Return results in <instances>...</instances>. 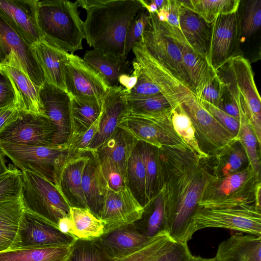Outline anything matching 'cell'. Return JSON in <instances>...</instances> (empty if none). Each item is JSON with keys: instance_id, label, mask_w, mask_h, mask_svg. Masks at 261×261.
I'll return each mask as SVG.
<instances>
[{"instance_id": "f35d334b", "label": "cell", "mask_w": 261, "mask_h": 261, "mask_svg": "<svg viewBox=\"0 0 261 261\" xmlns=\"http://www.w3.org/2000/svg\"><path fill=\"white\" fill-rule=\"evenodd\" d=\"M126 102L128 113L139 115L170 113L175 107L180 104L161 94L145 96H127Z\"/></svg>"}, {"instance_id": "e7e4bbea", "label": "cell", "mask_w": 261, "mask_h": 261, "mask_svg": "<svg viewBox=\"0 0 261 261\" xmlns=\"http://www.w3.org/2000/svg\"><path fill=\"white\" fill-rule=\"evenodd\" d=\"M8 167L6 166V162L4 155L0 151V176L8 170Z\"/></svg>"}, {"instance_id": "7a4b0ae2", "label": "cell", "mask_w": 261, "mask_h": 261, "mask_svg": "<svg viewBox=\"0 0 261 261\" xmlns=\"http://www.w3.org/2000/svg\"><path fill=\"white\" fill-rule=\"evenodd\" d=\"M86 11L85 39L89 46L105 55L126 59V35L135 16L143 8L140 0H77Z\"/></svg>"}, {"instance_id": "ba28073f", "label": "cell", "mask_w": 261, "mask_h": 261, "mask_svg": "<svg viewBox=\"0 0 261 261\" xmlns=\"http://www.w3.org/2000/svg\"><path fill=\"white\" fill-rule=\"evenodd\" d=\"M208 227L235 230L261 237L260 211L254 201L221 207L198 205L193 219V232Z\"/></svg>"}, {"instance_id": "52a82bcc", "label": "cell", "mask_w": 261, "mask_h": 261, "mask_svg": "<svg viewBox=\"0 0 261 261\" xmlns=\"http://www.w3.org/2000/svg\"><path fill=\"white\" fill-rule=\"evenodd\" d=\"M0 151L20 171L42 176L56 185L62 165L69 156L74 153L67 143L62 145L35 146L0 142Z\"/></svg>"}, {"instance_id": "4316f807", "label": "cell", "mask_w": 261, "mask_h": 261, "mask_svg": "<svg viewBox=\"0 0 261 261\" xmlns=\"http://www.w3.org/2000/svg\"><path fill=\"white\" fill-rule=\"evenodd\" d=\"M0 69L7 74L12 84L15 92L17 109L27 113L45 116L39 99L40 87L34 83L18 68L4 65Z\"/></svg>"}, {"instance_id": "44dd1931", "label": "cell", "mask_w": 261, "mask_h": 261, "mask_svg": "<svg viewBox=\"0 0 261 261\" xmlns=\"http://www.w3.org/2000/svg\"><path fill=\"white\" fill-rule=\"evenodd\" d=\"M88 151L75 152L63 162L56 186L71 207L88 209L83 188L82 177Z\"/></svg>"}, {"instance_id": "e575fe53", "label": "cell", "mask_w": 261, "mask_h": 261, "mask_svg": "<svg viewBox=\"0 0 261 261\" xmlns=\"http://www.w3.org/2000/svg\"><path fill=\"white\" fill-rule=\"evenodd\" d=\"M213 156L215 157V161L212 168L215 177L226 176L237 172L249 165L246 153L239 141Z\"/></svg>"}, {"instance_id": "603a6c76", "label": "cell", "mask_w": 261, "mask_h": 261, "mask_svg": "<svg viewBox=\"0 0 261 261\" xmlns=\"http://www.w3.org/2000/svg\"><path fill=\"white\" fill-rule=\"evenodd\" d=\"M130 225L117 228L95 239L112 261L138 250L153 238L145 236Z\"/></svg>"}, {"instance_id": "7402d4cb", "label": "cell", "mask_w": 261, "mask_h": 261, "mask_svg": "<svg viewBox=\"0 0 261 261\" xmlns=\"http://www.w3.org/2000/svg\"><path fill=\"white\" fill-rule=\"evenodd\" d=\"M19 234L23 248L70 245L77 240L25 211Z\"/></svg>"}, {"instance_id": "03108f58", "label": "cell", "mask_w": 261, "mask_h": 261, "mask_svg": "<svg viewBox=\"0 0 261 261\" xmlns=\"http://www.w3.org/2000/svg\"><path fill=\"white\" fill-rule=\"evenodd\" d=\"M188 261H218V260L216 257L212 258H205L191 255Z\"/></svg>"}, {"instance_id": "91938a15", "label": "cell", "mask_w": 261, "mask_h": 261, "mask_svg": "<svg viewBox=\"0 0 261 261\" xmlns=\"http://www.w3.org/2000/svg\"><path fill=\"white\" fill-rule=\"evenodd\" d=\"M19 114V110L15 106L0 109V133Z\"/></svg>"}, {"instance_id": "bcb514c9", "label": "cell", "mask_w": 261, "mask_h": 261, "mask_svg": "<svg viewBox=\"0 0 261 261\" xmlns=\"http://www.w3.org/2000/svg\"><path fill=\"white\" fill-rule=\"evenodd\" d=\"M8 168V170L0 176V201L11 200L21 196V171L10 164Z\"/></svg>"}, {"instance_id": "74e56055", "label": "cell", "mask_w": 261, "mask_h": 261, "mask_svg": "<svg viewBox=\"0 0 261 261\" xmlns=\"http://www.w3.org/2000/svg\"><path fill=\"white\" fill-rule=\"evenodd\" d=\"M138 145L145 168L146 196L147 204L160 191L161 174L158 149V148L142 141H138Z\"/></svg>"}, {"instance_id": "f5cc1de1", "label": "cell", "mask_w": 261, "mask_h": 261, "mask_svg": "<svg viewBox=\"0 0 261 261\" xmlns=\"http://www.w3.org/2000/svg\"><path fill=\"white\" fill-rule=\"evenodd\" d=\"M16 97L12 84L7 74L0 69V109L16 106Z\"/></svg>"}, {"instance_id": "e0dca14e", "label": "cell", "mask_w": 261, "mask_h": 261, "mask_svg": "<svg viewBox=\"0 0 261 261\" xmlns=\"http://www.w3.org/2000/svg\"><path fill=\"white\" fill-rule=\"evenodd\" d=\"M259 180L260 179L256 176L250 165L241 171L226 176H214L207 185L200 201L254 198V188Z\"/></svg>"}, {"instance_id": "816d5d0a", "label": "cell", "mask_w": 261, "mask_h": 261, "mask_svg": "<svg viewBox=\"0 0 261 261\" xmlns=\"http://www.w3.org/2000/svg\"><path fill=\"white\" fill-rule=\"evenodd\" d=\"M198 100L204 108L237 139L240 129V121L217 107L205 101L199 99Z\"/></svg>"}, {"instance_id": "5bb4252c", "label": "cell", "mask_w": 261, "mask_h": 261, "mask_svg": "<svg viewBox=\"0 0 261 261\" xmlns=\"http://www.w3.org/2000/svg\"><path fill=\"white\" fill-rule=\"evenodd\" d=\"M65 84L70 96L81 99H102L110 89L93 68L82 58L70 54L65 66Z\"/></svg>"}, {"instance_id": "5b68a950", "label": "cell", "mask_w": 261, "mask_h": 261, "mask_svg": "<svg viewBox=\"0 0 261 261\" xmlns=\"http://www.w3.org/2000/svg\"><path fill=\"white\" fill-rule=\"evenodd\" d=\"M21 198L25 212L58 229V222L70 216V205L57 186L46 178L22 171Z\"/></svg>"}, {"instance_id": "7bdbcfd3", "label": "cell", "mask_w": 261, "mask_h": 261, "mask_svg": "<svg viewBox=\"0 0 261 261\" xmlns=\"http://www.w3.org/2000/svg\"><path fill=\"white\" fill-rule=\"evenodd\" d=\"M174 242L168 234H160L138 250L113 261H156Z\"/></svg>"}, {"instance_id": "11a10c76", "label": "cell", "mask_w": 261, "mask_h": 261, "mask_svg": "<svg viewBox=\"0 0 261 261\" xmlns=\"http://www.w3.org/2000/svg\"><path fill=\"white\" fill-rule=\"evenodd\" d=\"M100 116L87 130L69 146L72 151L82 152L88 150L93 138L98 130Z\"/></svg>"}, {"instance_id": "c3c4849f", "label": "cell", "mask_w": 261, "mask_h": 261, "mask_svg": "<svg viewBox=\"0 0 261 261\" xmlns=\"http://www.w3.org/2000/svg\"><path fill=\"white\" fill-rule=\"evenodd\" d=\"M149 13L143 8L132 21L127 30L124 45L127 57L129 51L140 39L149 20Z\"/></svg>"}, {"instance_id": "f907efd6", "label": "cell", "mask_w": 261, "mask_h": 261, "mask_svg": "<svg viewBox=\"0 0 261 261\" xmlns=\"http://www.w3.org/2000/svg\"><path fill=\"white\" fill-rule=\"evenodd\" d=\"M223 88V83L215 72L207 82L199 96L196 97L218 107Z\"/></svg>"}, {"instance_id": "ee69618b", "label": "cell", "mask_w": 261, "mask_h": 261, "mask_svg": "<svg viewBox=\"0 0 261 261\" xmlns=\"http://www.w3.org/2000/svg\"><path fill=\"white\" fill-rule=\"evenodd\" d=\"M24 213L25 208L21 196L0 201V229L19 230Z\"/></svg>"}, {"instance_id": "681fc988", "label": "cell", "mask_w": 261, "mask_h": 261, "mask_svg": "<svg viewBox=\"0 0 261 261\" xmlns=\"http://www.w3.org/2000/svg\"><path fill=\"white\" fill-rule=\"evenodd\" d=\"M98 156L108 188L117 191L126 187V178L113 162L107 156Z\"/></svg>"}, {"instance_id": "f546056e", "label": "cell", "mask_w": 261, "mask_h": 261, "mask_svg": "<svg viewBox=\"0 0 261 261\" xmlns=\"http://www.w3.org/2000/svg\"><path fill=\"white\" fill-rule=\"evenodd\" d=\"M102 99L89 100L71 96L70 135L67 144L71 145L100 115Z\"/></svg>"}, {"instance_id": "6f0895ef", "label": "cell", "mask_w": 261, "mask_h": 261, "mask_svg": "<svg viewBox=\"0 0 261 261\" xmlns=\"http://www.w3.org/2000/svg\"><path fill=\"white\" fill-rule=\"evenodd\" d=\"M218 107L230 116L240 121V113L238 108L224 86Z\"/></svg>"}, {"instance_id": "9a60e30c", "label": "cell", "mask_w": 261, "mask_h": 261, "mask_svg": "<svg viewBox=\"0 0 261 261\" xmlns=\"http://www.w3.org/2000/svg\"><path fill=\"white\" fill-rule=\"evenodd\" d=\"M240 35L238 10L220 15L212 23L208 61L215 70L237 55L236 52Z\"/></svg>"}, {"instance_id": "83f0119b", "label": "cell", "mask_w": 261, "mask_h": 261, "mask_svg": "<svg viewBox=\"0 0 261 261\" xmlns=\"http://www.w3.org/2000/svg\"><path fill=\"white\" fill-rule=\"evenodd\" d=\"M218 261H261V237L237 233L219 245Z\"/></svg>"}, {"instance_id": "6125c7cd", "label": "cell", "mask_w": 261, "mask_h": 261, "mask_svg": "<svg viewBox=\"0 0 261 261\" xmlns=\"http://www.w3.org/2000/svg\"><path fill=\"white\" fill-rule=\"evenodd\" d=\"M58 229L61 232L66 234L72 236L73 222L70 216L64 217L60 219L58 222Z\"/></svg>"}, {"instance_id": "9c48e42d", "label": "cell", "mask_w": 261, "mask_h": 261, "mask_svg": "<svg viewBox=\"0 0 261 261\" xmlns=\"http://www.w3.org/2000/svg\"><path fill=\"white\" fill-rule=\"evenodd\" d=\"M181 105L191 121L199 147L204 153L214 156L238 141L192 93Z\"/></svg>"}, {"instance_id": "6da1fadb", "label": "cell", "mask_w": 261, "mask_h": 261, "mask_svg": "<svg viewBox=\"0 0 261 261\" xmlns=\"http://www.w3.org/2000/svg\"><path fill=\"white\" fill-rule=\"evenodd\" d=\"M158 149L168 234L174 242L187 243L194 234L198 203L214 177L212 167L208 159H199L189 148Z\"/></svg>"}, {"instance_id": "cb8c5ba5", "label": "cell", "mask_w": 261, "mask_h": 261, "mask_svg": "<svg viewBox=\"0 0 261 261\" xmlns=\"http://www.w3.org/2000/svg\"><path fill=\"white\" fill-rule=\"evenodd\" d=\"M89 158L82 177V188L88 209L98 218L108 188L96 151L87 150Z\"/></svg>"}, {"instance_id": "94428289", "label": "cell", "mask_w": 261, "mask_h": 261, "mask_svg": "<svg viewBox=\"0 0 261 261\" xmlns=\"http://www.w3.org/2000/svg\"><path fill=\"white\" fill-rule=\"evenodd\" d=\"M137 77L133 72L131 75L128 74L123 73L120 76L118 79L119 83L124 87L126 91L129 92L133 89L137 83Z\"/></svg>"}, {"instance_id": "ffe728a7", "label": "cell", "mask_w": 261, "mask_h": 261, "mask_svg": "<svg viewBox=\"0 0 261 261\" xmlns=\"http://www.w3.org/2000/svg\"><path fill=\"white\" fill-rule=\"evenodd\" d=\"M36 6L37 0H0V14L30 46L42 40Z\"/></svg>"}, {"instance_id": "d6986e66", "label": "cell", "mask_w": 261, "mask_h": 261, "mask_svg": "<svg viewBox=\"0 0 261 261\" xmlns=\"http://www.w3.org/2000/svg\"><path fill=\"white\" fill-rule=\"evenodd\" d=\"M127 92L121 86L110 88L103 97L99 128L87 150L96 151L113 135L122 118L128 113Z\"/></svg>"}, {"instance_id": "ac0fdd59", "label": "cell", "mask_w": 261, "mask_h": 261, "mask_svg": "<svg viewBox=\"0 0 261 261\" xmlns=\"http://www.w3.org/2000/svg\"><path fill=\"white\" fill-rule=\"evenodd\" d=\"M134 59L139 63L162 94L172 101L181 103L192 93L170 71L158 62L138 41L133 47Z\"/></svg>"}, {"instance_id": "ab89813d", "label": "cell", "mask_w": 261, "mask_h": 261, "mask_svg": "<svg viewBox=\"0 0 261 261\" xmlns=\"http://www.w3.org/2000/svg\"><path fill=\"white\" fill-rule=\"evenodd\" d=\"M180 2L208 23H212L220 15L237 12L241 3L240 0H188Z\"/></svg>"}, {"instance_id": "7c38bea8", "label": "cell", "mask_w": 261, "mask_h": 261, "mask_svg": "<svg viewBox=\"0 0 261 261\" xmlns=\"http://www.w3.org/2000/svg\"><path fill=\"white\" fill-rule=\"evenodd\" d=\"M56 128L46 116L19 111L17 117L0 133V142L53 146Z\"/></svg>"}, {"instance_id": "30bf717a", "label": "cell", "mask_w": 261, "mask_h": 261, "mask_svg": "<svg viewBox=\"0 0 261 261\" xmlns=\"http://www.w3.org/2000/svg\"><path fill=\"white\" fill-rule=\"evenodd\" d=\"M171 114L139 115L128 113L122 118L118 127L128 132L137 141L158 148L164 146L190 149L174 130Z\"/></svg>"}, {"instance_id": "8992f818", "label": "cell", "mask_w": 261, "mask_h": 261, "mask_svg": "<svg viewBox=\"0 0 261 261\" xmlns=\"http://www.w3.org/2000/svg\"><path fill=\"white\" fill-rule=\"evenodd\" d=\"M149 16L139 42L150 56L189 89L181 51L185 38L181 30L159 21L155 13H149Z\"/></svg>"}, {"instance_id": "b9f144b4", "label": "cell", "mask_w": 261, "mask_h": 261, "mask_svg": "<svg viewBox=\"0 0 261 261\" xmlns=\"http://www.w3.org/2000/svg\"><path fill=\"white\" fill-rule=\"evenodd\" d=\"M237 139L246 153L252 170L256 176L260 179V153L257 149L259 145L249 118L243 115L240 116V129Z\"/></svg>"}, {"instance_id": "8d00e7d4", "label": "cell", "mask_w": 261, "mask_h": 261, "mask_svg": "<svg viewBox=\"0 0 261 261\" xmlns=\"http://www.w3.org/2000/svg\"><path fill=\"white\" fill-rule=\"evenodd\" d=\"M126 176L127 186L137 200L144 207L147 204L146 172L138 143L128 158Z\"/></svg>"}, {"instance_id": "d590c367", "label": "cell", "mask_w": 261, "mask_h": 261, "mask_svg": "<svg viewBox=\"0 0 261 261\" xmlns=\"http://www.w3.org/2000/svg\"><path fill=\"white\" fill-rule=\"evenodd\" d=\"M70 217L73 222L71 235L77 239L94 240L104 234L102 221L88 209L71 207Z\"/></svg>"}, {"instance_id": "f1b7e54d", "label": "cell", "mask_w": 261, "mask_h": 261, "mask_svg": "<svg viewBox=\"0 0 261 261\" xmlns=\"http://www.w3.org/2000/svg\"><path fill=\"white\" fill-rule=\"evenodd\" d=\"M181 51L189 89L196 97H198L216 71L205 58L191 48L186 39L182 42Z\"/></svg>"}, {"instance_id": "d4e9b609", "label": "cell", "mask_w": 261, "mask_h": 261, "mask_svg": "<svg viewBox=\"0 0 261 261\" xmlns=\"http://www.w3.org/2000/svg\"><path fill=\"white\" fill-rule=\"evenodd\" d=\"M179 2L180 29L191 48L208 61L212 23L205 21Z\"/></svg>"}, {"instance_id": "277c9868", "label": "cell", "mask_w": 261, "mask_h": 261, "mask_svg": "<svg viewBox=\"0 0 261 261\" xmlns=\"http://www.w3.org/2000/svg\"><path fill=\"white\" fill-rule=\"evenodd\" d=\"M216 72L238 108L240 115L247 116L260 148L261 99L249 61L237 55L218 68Z\"/></svg>"}, {"instance_id": "60d3db41", "label": "cell", "mask_w": 261, "mask_h": 261, "mask_svg": "<svg viewBox=\"0 0 261 261\" xmlns=\"http://www.w3.org/2000/svg\"><path fill=\"white\" fill-rule=\"evenodd\" d=\"M171 119L173 127L177 134L187 145L190 149L201 160L210 159L200 148L191 121L180 104L172 110Z\"/></svg>"}, {"instance_id": "8fae6325", "label": "cell", "mask_w": 261, "mask_h": 261, "mask_svg": "<svg viewBox=\"0 0 261 261\" xmlns=\"http://www.w3.org/2000/svg\"><path fill=\"white\" fill-rule=\"evenodd\" d=\"M4 65L21 69L39 87L46 82L31 46L0 14V67Z\"/></svg>"}, {"instance_id": "9f6ffc18", "label": "cell", "mask_w": 261, "mask_h": 261, "mask_svg": "<svg viewBox=\"0 0 261 261\" xmlns=\"http://www.w3.org/2000/svg\"><path fill=\"white\" fill-rule=\"evenodd\" d=\"M19 230L13 229H0V253L20 247Z\"/></svg>"}, {"instance_id": "1f68e13d", "label": "cell", "mask_w": 261, "mask_h": 261, "mask_svg": "<svg viewBox=\"0 0 261 261\" xmlns=\"http://www.w3.org/2000/svg\"><path fill=\"white\" fill-rule=\"evenodd\" d=\"M83 60L103 79L110 88L119 86L118 79L125 73L129 62L126 59L105 55L97 49L87 51Z\"/></svg>"}, {"instance_id": "d6a6232c", "label": "cell", "mask_w": 261, "mask_h": 261, "mask_svg": "<svg viewBox=\"0 0 261 261\" xmlns=\"http://www.w3.org/2000/svg\"><path fill=\"white\" fill-rule=\"evenodd\" d=\"M73 244L43 247L18 248L0 253V261H68Z\"/></svg>"}, {"instance_id": "be15d7a7", "label": "cell", "mask_w": 261, "mask_h": 261, "mask_svg": "<svg viewBox=\"0 0 261 261\" xmlns=\"http://www.w3.org/2000/svg\"><path fill=\"white\" fill-rule=\"evenodd\" d=\"M261 183L260 180L257 182L254 188V198L255 206L259 211L261 210L260 203Z\"/></svg>"}, {"instance_id": "db71d44e", "label": "cell", "mask_w": 261, "mask_h": 261, "mask_svg": "<svg viewBox=\"0 0 261 261\" xmlns=\"http://www.w3.org/2000/svg\"><path fill=\"white\" fill-rule=\"evenodd\" d=\"M191 255L187 243L174 242L171 248L156 261H188Z\"/></svg>"}, {"instance_id": "3957f363", "label": "cell", "mask_w": 261, "mask_h": 261, "mask_svg": "<svg viewBox=\"0 0 261 261\" xmlns=\"http://www.w3.org/2000/svg\"><path fill=\"white\" fill-rule=\"evenodd\" d=\"M36 6L42 41L70 54L83 49L84 25L76 1L37 0Z\"/></svg>"}, {"instance_id": "836d02e7", "label": "cell", "mask_w": 261, "mask_h": 261, "mask_svg": "<svg viewBox=\"0 0 261 261\" xmlns=\"http://www.w3.org/2000/svg\"><path fill=\"white\" fill-rule=\"evenodd\" d=\"M138 221H140V224L139 229H138L149 238L162 234H168L165 204L161 190L144 206V214Z\"/></svg>"}, {"instance_id": "4fadbf2b", "label": "cell", "mask_w": 261, "mask_h": 261, "mask_svg": "<svg viewBox=\"0 0 261 261\" xmlns=\"http://www.w3.org/2000/svg\"><path fill=\"white\" fill-rule=\"evenodd\" d=\"M144 212V207L127 186L117 191L108 188L98 218L104 225L105 234L133 224L141 219Z\"/></svg>"}, {"instance_id": "4dcf8cb0", "label": "cell", "mask_w": 261, "mask_h": 261, "mask_svg": "<svg viewBox=\"0 0 261 261\" xmlns=\"http://www.w3.org/2000/svg\"><path fill=\"white\" fill-rule=\"evenodd\" d=\"M138 142L130 134L118 127L111 138L96 152L99 156L109 158L126 178L127 161Z\"/></svg>"}, {"instance_id": "2e32d148", "label": "cell", "mask_w": 261, "mask_h": 261, "mask_svg": "<svg viewBox=\"0 0 261 261\" xmlns=\"http://www.w3.org/2000/svg\"><path fill=\"white\" fill-rule=\"evenodd\" d=\"M39 95L44 115L56 128L53 145L67 143L70 135V95L46 82L40 87Z\"/></svg>"}, {"instance_id": "f6af8a7d", "label": "cell", "mask_w": 261, "mask_h": 261, "mask_svg": "<svg viewBox=\"0 0 261 261\" xmlns=\"http://www.w3.org/2000/svg\"><path fill=\"white\" fill-rule=\"evenodd\" d=\"M68 261H112L94 240L77 239Z\"/></svg>"}, {"instance_id": "7dc6e473", "label": "cell", "mask_w": 261, "mask_h": 261, "mask_svg": "<svg viewBox=\"0 0 261 261\" xmlns=\"http://www.w3.org/2000/svg\"><path fill=\"white\" fill-rule=\"evenodd\" d=\"M261 25V1L250 0L245 4L240 20V33L245 37L254 35Z\"/></svg>"}, {"instance_id": "484cf974", "label": "cell", "mask_w": 261, "mask_h": 261, "mask_svg": "<svg viewBox=\"0 0 261 261\" xmlns=\"http://www.w3.org/2000/svg\"><path fill=\"white\" fill-rule=\"evenodd\" d=\"M31 47L33 54L43 72L46 82L66 91L65 66L69 53L42 41Z\"/></svg>"}, {"instance_id": "680465c9", "label": "cell", "mask_w": 261, "mask_h": 261, "mask_svg": "<svg viewBox=\"0 0 261 261\" xmlns=\"http://www.w3.org/2000/svg\"><path fill=\"white\" fill-rule=\"evenodd\" d=\"M180 3L179 0H168L166 6L167 16L166 22L171 27L179 29H180Z\"/></svg>"}]
</instances>
